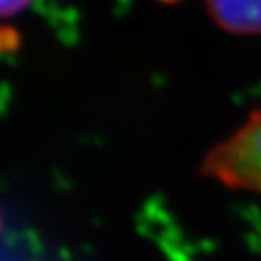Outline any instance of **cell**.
Segmentation results:
<instances>
[{
	"label": "cell",
	"mask_w": 261,
	"mask_h": 261,
	"mask_svg": "<svg viewBox=\"0 0 261 261\" xmlns=\"http://www.w3.org/2000/svg\"><path fill=\"white\" fill-rule=\"evenodd\" d=\"M29 4H31V0H0L2 15L4 17H10V15L22 12Z\"/></svg>",
	"instance_id": "3957f363"
},
{
	"label": "cell",
	"mask_w": 261,
	"mask_h": 261,
	"mask_svg": "<svg viewBox=\"0 0 261 261\" xmlns=\"http://www.w3.org/2000/svg\"><path fill=\"white\" fill-rule=\"evenodd\" d=\"M217 25L234 34H261V0H205Z\"/></svg>",
	"instance_id": "7a4b0ae2"
},
{
	"label": "cell",
	"mask_w": 261,
	"mask_h": 261,
	"mask_svg": "<svg viewBox=\"0 0 261 261\" xmlns=\"http://www.w3.org/2000/svg\"><path fill=\"white\" fill-rule=\"evenodd\" d=\"M202 173L227 189L261 195V109L208 151Z\"/></svg>",
	"instance_id": "6da1fadb"
}]
</instances>
